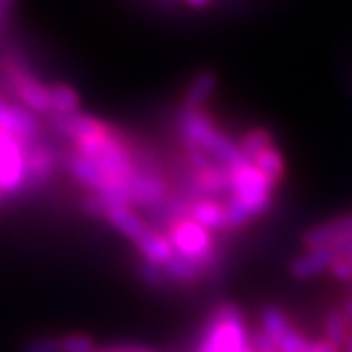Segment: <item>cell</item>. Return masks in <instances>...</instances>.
I'll list each match as a JSON object with an SVG mask.
<instances>
[{
  "instance_id": "1",
  "label": "cell",
  "mask_w": 352,
  "mask_h": 352,
  "mask_svg": "<svg viewBox=\"0 0 352 352\" xmlns=\"http://www.w3.org/2000/svg\"><path fill=\"white\" fill-rule=\"evenodd\" d=\"M176 129L184 149H200L227 170H233L241 164L249 163V159L241 151L239 141L231 138L215 122L214 116L208 112V106L204 108L182 106L176 118Z\"/></svg>"
},
{
  "instance_id": "2",
  "label": "cell",
  "mask_w": 352,
  "mask_h": 352,
  "mask_svg": "<svg viewBox=\"0 0 352 352\" xmlns=\"http://www.w3.org/2000/svg\"><path fill=\"white\" fill-rule=\"evenodd\" d=\"M274 184L249 161L229 170V198L226 201L229 229H239L272 208Z\"/></svg>"
},
{
  "instance_id": "3",
  "label": "cell",
  "mask_w": 352,
  "mask_h": 352,
  "mask_svg": "<svg viewBox=\"0 0 352 352\" xmlns=\"http://www.w3.org/2000/svg\"><path fill=\"white\" fill-rule=\"evenodd\" d=\"M249 337L239 307L221 305L206 323L196 352H245Z\"/></svg>"
},
{
  "instance_id": "4",
  "label": "cell",
  "mask_w": 352,
  "mask_h": 352,
  "mask_svg": "<svg viewBox=\"0 0 352 352\" xmlns=\"http://www.w3.org/2000/svg\"><path fill=\"white\" fill-rule=\"evenodd\" d=\"M166 237L178 254L200 264L204 276H210L219 264V252L214 245V233L196 223L190 215L178 217L166 227Z\"/></svg>"
},
{
  "instance_id": "5",
  "label": "cell",
  "mask_w": 352,
  "mask_h": 352,
  "mask_svg": "<svg viewBox=\"0 0 352 352\" xmlns=\"http://www.w3.org/2000/svg\"><path fill=\"white\" fill-rule=\"evenodd\" d=\"M28 188V143L0 129V190L20 196Z\"/></svg>"
},
{
  "instance_id": "6",
  "label": "cell",
  "mask_w": 352,
  "mask_h": 352,
  "mask_svg": "<svg viewBox=\"0 0 352 352\" xmlns=\"http://www.w3.org/2000/svg\"><path fill=\"white\" fill-rule=\"evenodd\" d=\"M6 76L10 90L20 106L34 112L36 116H51V92L47 85H43L38 76L20 69L18 65H6Z\"/></svg>"
},
{
  "instance_id": "7",
  "label": "cell",
  "mask_w": 352,
  "mask_h": 352,
  "mask_svg": "<svg viewBox=\"0 0 352 352\" xmlns=\"http://www.w3.org/2000/svg\"><path fill=\"white\" fill-rule=\"evenodd\" d=\"M0 129L30 145L34 141H39L41 126L36 113L0 96Z\"/></svg>"
},
{
  "instance_id": "8",
  "label": "cell",
  "mask_w": 352,
  "mask_h": 352,
  "mask_svg": "<svg viewBox=\"0 0 352 352\" xmlns=\"http://www.w3.org/2000/svg\"><path fill=\"white\" fill-rule=\"evenodd\" d=\"M102 217L110 223V226L124 235L135 249H139L145 241L151 237V233L155 231V227H151L141 215L129 208V206H108L104 208Z\"/></svg>"
},
{
  "instance_id": "9",
  "label": "cell",
  "mask_w": 352,
  "mask_h": 352,
  "mask_svg": "<svg viewBox=\"0 0 352 352\" xmlns=\"http://www.w3.org/2000/svg\"><path fill=\"white\" fill-rule=\"evenodd\" d=\"M352 239V212L327 219L319 226L311 227L303 233V247H339Z\"/></svg>"
},
{
  "instance_id": "10",
  "label": "cell",
  "mask_w": 352,
  "mask_h": 352,
  "mask_svg": "<svg viewBox=\"0 0 352 352\" xmlns=\"http://www.w3.org/2000/svg\"><path fill=\"white\" fill-rule=\"evenodd\" d=\"M339 252L333 247H314L305 249V252L298 254L289 264V274L296 280H311L331 272L333 264L339 261Z\"/></svg>"
},
{
  "instance_id": "11",
  "label": "cell",
  "mask_w": 352,
  "mask_h": 352,
  "mask_svg": "<svg viewBox=\"0 0 352 352\" xmlns=\"http://www.w3.org/2000/svg\"><path fill=\"white\" fill-rule=\"evenodd\" d=\"M57 151L50 143L34 141L28 145V188H39L53 180L57 168Z\"/></svg>"
},
{
  "instance_id": "12",
  "label": "cell",
  "mask_w": 352,
  "mask_h": 352,
  "mask_svg": "<svg viewBox=\"0 0 352 352\" xmlns=\"http://www.w3.org/2000/svg\"><path fill=\"white\" fill-rule=\"evenodd\" d=\"M190 217L206 227L212 233H219L229 229V221H227L226 204L217 200H210V198H201L198 201H192L190 208Z\"/></svg>"
},
{
  "instance_id": "13",
  "label": "cell",
  "mask_w": 352,
  "mask_h": 352,
  "mask_svg": "<svg viewBox=\"0 0 352 352\" xmlns=\"http://www.w3.org/2000/svg\"><path fill=\"white\" fill-rule=\"evenodd\" d=\"M166 278L170 284H180V286H192L196 284L201 276H204V270L196 261L186 258L182 254L175 252L170 261H166L163 264Z\"/></svg>"
},
{
  "instance_id": "14",
  "label": "cell",
  "mask_w": 352,
  "mask_h": 352,
  "mask_svg": "<svg viewBox=\"0 0 352 352\" xmlns=\"http://www.w3.org/2000/svg\"><path fill=\"white\" fill-rule=\"evenodd\" d=\"M51 92V118H65L80 112V96L75 88L65 82H53Z\"/></svg>"
},
{
  "instance_id": "15",
  "label": "cell",
  "mask_w": 352,
  "mask_h": 352,
  "mask_svg": "<svg viewBox=\"0 0 352 352\" xmlns=\"http://www.w3.org/2000/svg\"><path fill=\"white\" fill-rule=\"evenodd\" d=\"M261 173H263L274 186H278L284 176H286V161H284V155L278 149V145H272L268 149H264L263 153H258L254 159L251 161Z\"/></svg>"
},
{
  "instance_id": "16",
  "label": "cell",
  "mask_w": 352,
  "mask_h": 352,
  "mask_svg": "<svg viewBox=\"0 0 352 352\" xmlns=\"http://www.w3.org/2000/svg\"><path fill=\"white\" fill-rule=\"evenodd\" d=\"M261 329L274 342H278V340H282L288 335L289 331L294 329V325H292L288 315L284 314L280 307H276V305H266V307H263V311H261Z\"/></svg>"
},
{
  "instance_id": "17",
  "label": "cell",
  "mask_w": 352,
  "mask_h": 352,
  "mask_svg": "<svg viewBox=\"0 0 352 352\" xmlns=\"http://www.w3.org/2000/svg\"><path fill=\"white\" fill-rule=\"evenodd\" d=\"M237 141H239L241 151H243V155H245L249 161H252V159H254L258 153H263L264 149L276 145L274 135H272L268 129H264V127H251V129H245Z\"/></svg>"
},
{
  "instance_id": "18",
  "label": "cell",
  "mask_w": 352,
  "mask_h": 352,
  "mask_svg": "<svg viewBox=\"0 0 352 352\" xmlns=\"http://www.w3.org/2000/svg\"><path fill=\"white\" fill-rule=\"evenodd\" d=\"M351 325L344 319V315L340 309H329L325 317H323V337L335 346H342L344 339L351 333Z\"/></svg>"
},
{
  "instance_id": "19",
  "label": "cell",
  "mask_w": 352,
  "mask_h": 352,
  "mask_svg": "<svg viewBox=\"0 0 352 352\" xmlns=\"http://www.w3.org/2000/svg\"><path fill=\"white\" fill-rule=\"evenodd\" d=\"M139 276L151 288H166V286H170L163 264H153L143 261V263L139 264Z\"/></svg>"
},
{
  "instance_id": "20",
  "label": "cell",
  "mask_w": 352,
  "mask_h": 352,
  "mask_svg": "<svg viewBox=\"0 0 352 352\" xmlns=\"http://www.w3.org/2000/svg\"><path fill=\"white\" fill-rule=\"evenodd\" d=\"M153 2L166 8H178L182 12H204L215 6L219 0H153Z\"/></svg>"
},
{
  "instance_id": "21",
  "label": "cell",
  "mask_w": 352,
  "mask_h": 352,
  "mask_svg": "<svg viewBox=\"0 0 352 352\" xmlns=\"http://www.w3.org/2000/svg\"><path fill=\"white\" fill-rule=\"evenodd\" d=\"M61 352H94L96 344L88 335L82 333H71V335H63L61 339Z\"/></svg>"
},
{
  "instance_id": "22",
  "label": "cell",
  "mask_w": 352,
  "mask_h": 352,
  "mask_svg": "<svg viewBox=\"0 0 352 352\" xmlns=\"http://www.w3.org/2000/svg\"><path fill=\"white\" fill-rule=\"evenodd\" d=\"M24 352H61V342L57 337H38L25 344Z\"/></svg>"
},
{
  "instance_id": "23",
  "label": "cell",
  "mask_w": 352,
  "mask_h": 352,
  "mask_svg": "<svg viewBox=\"0 0 352 352\" xmlns=\"http://www.w3.org/2000/svg\"><path fill=\"white\" fill-rule=\"evenodd\" d=\"M249 344H251L252 352H278L276 342L270 339L263 329L252 333L251 337H249Z\"/></svg>"
},
{
  "instance_id": "24",
  "label": "cell",
  "mask_w": 352,
  "mask_h": 352,
  "mask_svg": "<svg viewBox=\"0 0 352 352\" xmlns=\"http://www.w3.org/2000/svg\"><path fill=\"white\" fill-rule=\"evenodd\" d=\"M331 276L337 278L339 282L351 284L352 282V261L349 256H340L337 263L331 268Z\"/></svg>"
},
{
  "instance_id": "25",
  "label": "cell",
  "mask_w": 352,
  "mask_h": 352,
  "mask_svg": "<svg viewBox=\"0 0 352 352\" xmlns=\"http://www.w3.org/2000/svg\"><path fill=\"white\" fill-rule=\"evenodd\" d=\"M307 352H340L339 346H335V344H331L329 340H317V342H311V346H309V351Z\"/></svg>"
},
{
  "instance_id": "26",
  "label": "cell",
  "mask_w": 352,
  "mask_h": 352,
  "mask_svg": "<svg viewBox=\"0 0 352 352\" xmlns=\"http://www.w3.org/2000/svg\"><path fill=\"white\" fill-rule=\"evenodd\" d=\"M340 311H342L344 319L349 321V325L352 327V296H349V298L342 302V309H340Z\"/></svg>"
},
{
  "instance_id": "27",
  "label": "cell",
  "mask_w": 352,
  "mask_h": 352,
  "mask_svg": "<svg viewBox=\"0 0 352 352\" xmlns=\"http://www.w3.org/2000/svg\"><path fill=\"white\" fill-rule=\"evenodd\" d=\"M94 352H139L133 346H108V349H96Z\"/></svg>"
},
{
  "instance_id": "28",
  "label": "cell",
  "mask_w": 352,
  "mask_h": 352,
  "mask_svg": "<svg viewBox=\"0 0 352 352\" xmlns=\"http://www.w3.org/2000/svg\"><path fill=\"white\" fill-rule=\"evenodd\" d=\"M340 352H352V329H351V333H349V337H346V339H344V342H342Z\"/></svg>"
},
{
  "instance_id": "29",
  "label": "cell",
  "mask_w": 352,
  "mask_h": 352,
  "mask_svg": "<svg viewBox=\"0 0 352 352\" xmlns=\"http://www.w3.org/2000/svg\"><path fill=\"white\" fill-rule=\"evenodd\" d=\"M349 292H351V296H352V282H351V284H349Z\"/></svg>"
},
{
  "instance_id": "30",
  "label": "cell",
  "mask_w": 352,
  "mask_h": 352,
  "mask_svg": "<svg viewBox=\"0 0 352 352\" xmlns=\"http://www.w3.org/2000/svg\"><path fill=\"white\" fill-rule=\"evenodd\" d=\"M245 352H252V349H251V344H249V349H247V351Z\"/></svg>"
},
{
  "instance_id": "31",
  "label": "cell",
  "mask_w": 352,
  "mask_h": 352,
  "mask_svg": "<svg viewBox=\"0 0 352 352\" xmlns=\"http://www.w3.org/2000/svg\"><path fill=\"white\" fill-rule=\"evenodd\" d=\"M2 196H4V192H2V190H0V200H2Z\"/></svg>"
},
{
  "instance_id": "32",
  "label": "cell",
  "mask_w": 352,
  "mask_h": 352,
  "mask_svg": "<svg viewBox=\"0 0 352 352\" xmlns=\"http://www.w3.org/2000/svg\"><path fill=\"white\" fill-rule=\"evenodd\" d=\"M349 258H351V261H352V256H349Z\"/></svg>"
}]
</instances>
